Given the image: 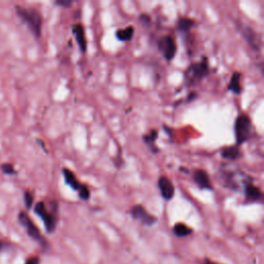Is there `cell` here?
<instances>
[{
  "label": "cell",
  "instance_id": "obj_1",
  "mask_svg": "<svg viewBox=\"0 0 264 264\" xmlns=\"http://www.w3.org/2000/svg\"><path fill=\"white\" fill-rule=\"evenodd\" d=\"M15 12H17L18 17L22 20V22L27 25L31 33L37 38L40 37L42 27V18L40 12L35 8L20 5L15 6Z\"/></svg>",
  "mask_w": 264,
  "mask_h": 264
},
{
  "label": "cell",
  "instance_id": "obj_2",
  "mask_svg": "<svg viewBox=\"0 0 264 264\" xmlns=\"http://www.w3.org/2000/svg\"><path fill=\"white\" fill-rule=\"evenodd\" d=\"M210 73L208 57H204L199 62H195L188 66L185 71V83L188 86H194L203 81Z\"/></svg>",
  "mask_w": 264,
  "mask_h": 264
},
{
  "label": "cell",
  "instance_id": "obj_3",
  "mask_svg": "<svg viewBox=\"0 0 264 264\" xmlns=\"http://www.w3.org/2000/svg\"><path fill=\"white\" fill-rule=\"evenodd\" d=\"M235 134L238 147L248 142L252 134V120L249 116L242 114L237 118L235 123Z\"/></svg>",
  "mask_w": 264,
  "mask_h": 264
},
{
  "label": "cell",
  "instance_id": "obj_4",
  "mask_svg": "<svg viewBox=\"0 0 264 264\" xmlns=\"http://www.w3.org/2000/svg\"><path fill=\"white\" fill-rule=\"evenodd\" d=\"M34 213L43 221L45 230L48 231L49 234H53L57 226V216H56L57 211L49 212L46 210L44 203L39 201V203H37L34 207Z\"/></svg>",
  "mask_w": 264,
  "mask_h": 264
},
{
  "label": "cell",
  "instance_id": "obj_5",
  "mask_svg": "<svg viewBox=\"0 0 264 264\" xmlns=\"http://www.w3.org/2000/svg\"><path fill=\"white\" fill-rule=\"evenodd\" d=\"M18 219H19V222L22 224V226L26 229L28 236L34 240L35 242H37L40 246L42 247H48V243H46V241L44 240V238L41 236L39 229L36 227V225L32 222V220H31L29 218V216L24 213V212H21L18 216Z\"/></svg>",
  "mask_w": 264,
  "mask_h": 264
},
{
  "label": "cell",
  "instance_id": "obj_6",
  "mask_svg": "<svg viewBox=\"0 0 264 264\" xmlns=\"http://www.w3.org/2000/svg\"><path fill=\"white\" fill-rule=\"evenodd\" d=\"M62 174H63V178L65 181V184L68 185L69 187L79 193V196L83 200H88L90 198V190L84 184H81L80 181L77 180L75 175L68 168L62 169Z\"/></svg>",
  "mask_w": 264,
  "mask_h": 264
},
{
  "label": "cell",
  "instance_id": "obj_7",
  "mask_svg": "<svg viewBox=\"0 0 264 264\" xmlns=\"http://www.w3.org/2000/svg\"><path fill=\"white\" fill-rule=\"evenodd\" d=\"M238 28L240 30V32L243 36V38L246 40V42L249 44L250 48L255 52L259 53L261 48H262V41H261V36L256 32V31L250 27L246 26L243 24H239Z\"/></svg>",
  "mask_w": 264,
  "mask_h": 264
},
{
  "label": "cell",
  "instance_id": "obj_8",
  "mask_svg": "<svg viewBox=\"0 0 264 264\" xmlns=\"http://www.w3.org/2000/svg\"><path fill=\"white\" fill-rule=\"evenodd\" d=\"M157 46L160 53L163 55L165 60L172 61L177 54V42L175 38L170 35H163L157 41Z\"/></svg>",
  "mask_w": 264,
  "mask_h": 264
},
{
  "label": "cell",
  "instance_id": "obj_9",
  "mask_svg": "<svg viewBox=\"0 0 264 264\" xmlns=\"http://www.w3.org/2000/svg\"><path fill=\"white\" fill-rule=\"evenodd\" d=\"M130 214L132 218L141 222L145 226H153L157 223V218L150 214L142 205H136L131 208Z\"/></svg>",
  "mask_w": 264,
  "mask_h": 264
},
{
  "label": "cell",
  "instance_id": "obj_10",
  "mask_svg": "<svg viewBox=\"0 0 264 264\" xmlns=\"http://www.w3.org/2000/svg\"><path fill=\"white\" fill-rule=\"evenodd\" d=\"M71 29H72V34L75 38L77 45H79L81 52L85 54L88 49V42H87V36L84 26L81 23H77V24H73Z\"/></svg>",
  "mask_w": 264,
  "mask_h": 264
},
{
  "label": "cell",
  "instance_id": "obj_11",
  "mask_svg": "<svg viewBox=\"0 0 264 264\" xmlns=\"http://www.w3.org/2000/svg\"><path fill=\"white\" fill-rule=\"evenodd\" d=\"M158 188L160 190V194L163 199L169 201L172 200L175 195V186L173 182L170 181L167 177L162 176L158 180Z\"/></svg>",
  "mask_w": 264,
  "mask_h": 264
},
{
  "label": "cell",
  "instance_id": "obj_12",
  "mask_svg": "<svg viewBox=\"0 0 264 264\" xmlns=\"http://www.w3.org/2000/svg\"><path fill=\"white\" fill-rule=\"evenodd\" d=\"M193 181L203 190H213L212 181L209 174L204 169H196L193 174Z\"/></svg>",
  "mask_w": 264,
  "mask_h": 264
},
{
  "label": "cell",
  "instance_id": "obj_13",
  "mask_svg": "<svg viewBox=\"0 0 264 264\" xmlns=\"http://www.w3.org/2000/svg\"><path fill=\"white\" fill-rule=\"evenodd\" d=\"M244 193L248 203H257V201H260L262 199L261 190L252 182H245Z\"/></svg>",
  "mask_w": 264,
  "mask_h": 264
},
{
  "label": "cell",
  "instance_id": "obj_14",
  "mask_svg": "<svg viewBox=\"0 0 264 264\" xmlns=\"http://www.w3.org/2000/svg\"><path fill=\"white\" fill-rule=\"evenodd\" d=\"M221 156L226 160L236 161L242 157V152L238 146L224 147L221 149Z\"/></svg>",
  "mask_w": 264,
  "mask_h": 264
},
{
  "label": "cell",
  "instance_id": "obj_15",
  "mask_svg": "<svg viewBox=\"0 0 264 264\" xmlns=\"http://www.w3.org/2000/svg\"><path fill=\"white\" fill-rule=\"evenodd\" d=\"M241 77L242 73L236 71L234 74H232L230 82L228 84V91H231L232 93H235L236 95H239L242 93V85H241Z\"/></svg>",
  "mask_w": 264,
  "mask_h": 264
},
{
  "label": "cell",
  "instance_id": "obj_16",
  "mask_svg": "<svg viewBox=\"0 0 264 264\" xmlns=\"http://www.w3.org/2000/svg\"><path fill=\"white\" fill-rule=\"evenodd\" d=\"M157 137H158V131L155 130V129L151 130L149 133H147L143 137L145 144L149 147V149L153 153H157L158 152V148H156V146H155V143H156Z\"/></svg>",
  "mask_w": 264,
  "mask_h": 264
},
{
  "label": "cell",
  "instance_id": "obj_17",
  "mask_svg": "<svg viewBox=\"0 0 264 264\" xmlns=\"http://www.w3.org/2000/svg\"><path fill=\"white\" fill-rule=\"evenodd\" d=\"M134 27L128 26L124 29H119L116 31V37L120 41H129L133 38Z\"/></svg>",
  "mask_w": 264,
  "mask_h": 264
},
{
  "label": "cell",
  "instance_id": "obj_18",
  "mask_svg": "<svg viewBox=\"0 0 264 264\" xmlns=\"http://www.w3.org/2000/svg\"><path fill=\"white\" fill-rule=\"evenodd\" d=\"M195 22L189 18H180L177 23V28L182 33H187L194 27Z\"/></svg>",
  "mask_w": 264,
  "mask_h": 264
},
{
  "label": "cell",
  "instance_id": "obj_19",
  "mask_svg": "<svg viewBox=\"0 0 264 264\" xmlns=\"http://www.w3.org/2000/svg\"><path fill=\"white\" fill-rule=\"evenodd\" d=\"M173 231H174V234L178 238H186V237L190 236L192 234V232H193L192 228H190L189 226H187V225L184 224V223H177L174 226Z\"/></svg>",
  "mask_w": 264,
  "mask_h": 264
},
{
  "label": "cell",
  "instance_id": "obj_20",
  "mask_svg": "<svg viewBox=\"0 0 264 264\" xmlns=\"http://www.w3.org/2000/svg\"><path fill=\"white\" fill-rule=\"evenodd\" d=\"M33 195H32V193H31V192H29V191H26L25 193H24V203H25V206H26V208L27 209H30L31 207H32V205H33Z\"/></svg>",
  "mask_w": 264,
  "mask_h": 264
},
{
  "label": "cell",
  "instance_id": "obj_21",
  "mask_svg": "<svg viewBox=\"0 0 264 264\" xmlns=\"http://www.w3.org/2000/svg\"><path fill=\"white\" fill-rule=\"evenodd\" d=\"M1 170L3 172V174L8 175V176H12V175L17 174V172L14 170L13 166L11 164H7V163L1 165Z\"/></svg>",
  "mask_w": 264,
  "mask_h": 264
},
{
  "label": "cell",
  "instance_id": "obj_22",
  "mask_svg": "<svg viewBox=\"0 0 264 264\" xmlns=\"http://www.w3.org/2000/svg\"><path fill=\"white\" fill-rule=\"evenodd\" d=\"M72 3H73L72 0H57V1H55V4L62 6V7H65V8L70 7Z\"/></svg>",
  "mask_w": 264,
  "mask_h": 264
},
{
  "label": "cell",
  "instance_id": "obj_23",
  "mask_svg": "<svg viewBox=\"0 0 264 264\" xmlns=\"http://www.w3.org/2000/svg\"><path fill=\"white\" fill-rule=\"evenodd\" d=\"M139 20H141L142 22H145L146 24H150V15L148 14H142V15H139Z\"/></svg>",
  "mask_w": 264,
  "mask_h": 264
},
{
  "label": "cell",
  "instance_id": "obj_24",
  "mask_svg": "<svg viewBox=\"0 0 264 264\" xmlns=\"http://www.w3.org/2000/svg\"><path fill=\"white\" fill-rule=\"evenodd\" d=\"M26 264H39V259L37 257H32L27 260Z\"/></svg>",
  "mask_w": 264,
  "mask_h": 264
},
{
  "label": "cell",
  "instance_id": "obj_25",
  "mask_svg": "<svg viewBox=\"0 0 264 264\" xmlns=\"http://www.w3.org/2000/svg\"><path fill=\"white\" fill-rule=\"evenodd\" d=\"M203 264H218V263H215V262H212V261L209 260V259H206V260L203 262Z\"/></svg>",
  "mask_w": 264,
  "mask_h": 264
}]
</instances>
